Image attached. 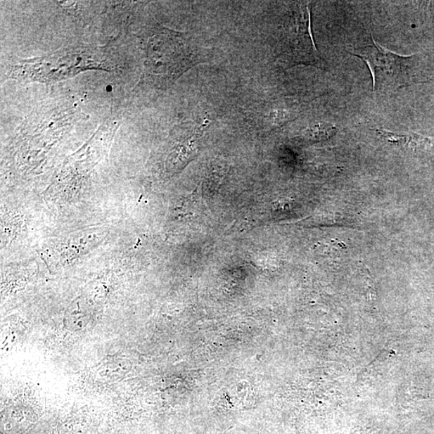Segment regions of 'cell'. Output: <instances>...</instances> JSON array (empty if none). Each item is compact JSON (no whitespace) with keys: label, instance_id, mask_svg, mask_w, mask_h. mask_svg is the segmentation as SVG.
I'll list each match as a JSON object with an SVG mask.
<instances>
[{"label":"cell","instance_id":"277c9868","mask_svg":"<svg viewBox=\"0 0 434 434\" xmlns=\"http://www.w3.org/2000/svg\"><path fill=\"white\" fill-rule=\"evenodd\" d=\"M373 43L360 49L358 53H351L362 59L368 65L373 77L374 90L383 86L402 87L410 82V68L414 56H402L393 53Z\"/></svg>","mask_w":434,"mask_h":434},{"label":"cell","instance_id":"5b68a950","mask_svg":"<svg viewBox=\"0 0 434 434\" xmlns=\"http://www.w3.org/2000/svg\"><path fill=\"white\" fill-rule=\"evenodd\" d=\"M207 122L205 120L200 125L191 128L189 132L177 142L167 158V172L177 173L181 171L198 155L202 135L207 127Z\"/></svg>","mask_w":434,"mask_h":434},{"label":"cell","instance_id":"6da1fadb","mask_svg":"<svg viewBox=\"0 0 434 434\" xmlns=\"http://www.w3.org/2000/svg\"><path fill=\"white\" fill-rule=\"evenodd\" d=\"M198 63L185 34L158 25L146 44L143 80L157 88L167 87Z\"/></svg>","mask_w":434,"mask_h":434},{"label":"cell","instance_id":"52a82bcc","mask_svg":"<svg viewBox=\"0 0 434 434\" xmlns=\"http://www.w3.org/2000/svg\"><path fill=\"white\" fill-rule=\"evenodd\" d=\"M336 132L334 126L329 124L319 123L309 129V134L315 141L326 140L329 139Z\"/></svg>","mask_w":434,"mask_h":434},{"label":"cell","instance_id":"3957f363","mask_svg":"<svg viewBox=\"0 0 434 434\" xmlns=\"http://www.w3.org/2000/svg\"><path fill=\"white\" fill-rule=\"evenodd\" d=\"M278 60L283 65H311L328 70V64L321 56L314 42L312 32L311 4L296 3L276 49Z\"/></svg>","mask_w":434,"mask_h":434},{"label":"cell","instance_id":"7a4b0ae2","mask_svg":"<svg viewBox=\"0 0 434 434\" xmlns=\"http://www.w3.org/2000/svg\"><path fill=\"white\" fill-rule=\"evenodd\" d=\"M106 53L99 48L60 50L41 58L21 60L11 66L10 77L50 83L63 80L89 70H108Z\"/></svg>","mask_w":434,"mask_h":434},{"label":"cell","instance_id":"8992f818","mask_svg":"<svg viewBox=\"0 0 434 434\" xmlns=\"http://www.w3.org/2000/svg\"><path fill=\"white\" fill-rule=\"evenodd\" d=\"M377 134L385 143L402 146L414 151H430L434 148V139L422 136L418 134H402L376 129Z\"/></svg>","mask_w":434,"mask_h":434}]
</instances>
